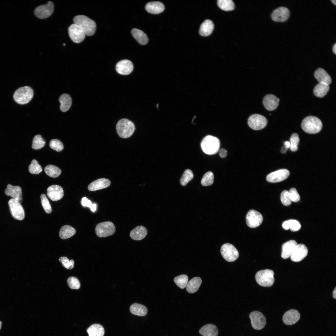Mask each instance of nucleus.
Segmentation results:
<instances>
[{
    "label": "nucleus",
    "instance_id": "f257e3e1",
    "mask_svg": "<svg viewBox=\"0 0 336 336\" xmlns=\"http://www.w3.org/2000/svg\"><path fill=\"white\" fill-rule=\"evenodd\" d=\"M73 21L74 24L82 29L86 35L91 36L95 33L96 29V23L87 16L83 15H77L74 17Z\"/></svg>",
    "mask_w": 336,
    "mask_h": 336
},
{
    "label": "nucleus",
    "instance_id": "f03ea898",
    "mask_svg": "<svg viewBox=\"0 0 336 336\" xmlns=\"http://www.w3.org/2000/svg\"><path fill=\"white\" fill-rule=\"evenodd\" d=\"M301 126L303 130L310 134H315L320 131L323 125L321 121L317 117L308 116L303 120Z\"/></svg>",
    "mask_w": 336,
    "mask_h": 336
},
{
    "label": "nucleus",
    "instance_id": "7ed1b4c3",
    "mask_svg": "<svg viewBox=\"0 0 336 336\" xmlns=\"http://www.w3.org/2000/svg\"><path fill=\"white\" fill-rule=\"evenodd\" d=\"M201 147L203 151L208 155L216 153L219 150L220 142L217 138L211 135H208L202 140Z\"/></svg>",
    "mask_w": 336,
    "mask_h": 336
},
{
    "label": "nucleus",
    "instance_id": "20e7f679",
    "mask_svg": "<svg viewBox=\"0 0 336 336\" xmlns=\"http://www.w3.org/2000/svg\"><path fill=\"white\" fill-rule=\"evenodd\" d=\"M116 128L119 136L124 138L131 136L135 130L134 124L126 119H123L119 120L117 124Z\"/></svg>",
    "mask_w": 336,
    "mask_h": 336
},
{
    "label": "nucleus",
    "instance_id": "39448f33",
    "mask_svg": "<svg viewBox=\"0 0 336 336\" xmlns=\"http://www.w3.org/2000/svg\"><path fill=\"white\" fill-rule=\"evenodd\" d=\"M34 92L31 88L25 86L18 88L15 92L13 97L18 104L24 105L29 102L33 98Z\"/></svg>",
    "mask_w": 336,
    "mask_h": 336
},
{
    "label": "nucleus",
    "instance_id": "423d86ee",
    "mask_svg": "<svg viewBox=\"0 0 336 336\" xmlns=\"http://www.w3.org/2000/svg\"><path fill=\"white\" fill-rule=\"evenodd\" d=\"M274 273L270 269L261 270L256 273L255 278L257 282L260 286L269 287L272 286L274 282Z\"/></svg>",
    "mask_w": 336,
    "mask_h": 336
},
{
    "label": "nucleus",
    "instance_id": "0eeeda50",
    "mask_svg": "<svg viewBox=\"0 0 336 336\" xmlns=\"http://www.w3.org/2000/svg\"><path fill=\"white\" fill-rule=\"evenodd\" d=\"M114 224L110 221L105 222L98 224L95 228L96 235L100 237H104L113 235L115 232Z\"/></svg>",
    "mask_w": 336,
    "mask_h": 336
},
{
    "label": "nucleus",
    "instance_id": "6e6552de",
    "mask_svg": "<svg viewBox=\"0 0 336 336\" xmlns=\"http://www.w3.org/2000/svg\"><path fill=\"white\" fill-rule=\"evenodd\" d=\"M221 253L224 259L229 262L236 261L239 256V253L237 249L229 243L225 244L222 246Z\"/></svg>",
    "mask_w": 336,
    "mask_h": 336
},
{
    "label": "nucleus",
    "instance_id": "1a4fd4ad",
    "mask_svg": "<svg viewBox=\"0 0 336 336\" xmlns=\"http://www.w3.org/2000/svg\"><path fill=\"white\" fill-rule=\"evenodd\" d=\"M10 213L16 220H21L25 217V212L21 203L17 200L11 198L8 202Z\"/></svg>",
    "mask_w": 336,
    "mask_h": 336
},
{
    "label": "nucleus",
    "instance_id": "9d476101",
    "mask_svg": "<svg viewBox=\"0 0 336 336\" xmlns=\"http://www.w3.org/2000/svg\"><path fill=\"white\" fill-rule=\"evenodd\" d=\"M267 123V120L265 117L258 114L251 115L248 121L249 126L254 130L263 129L266 126Z\"/></svg>",
    "mask_w": 336,
    "mask_h": 336
},
{
    "label": "nucleus",
    "instance_id": "9b49d317",
    "mask_svg": "<svg viewBox=\"0 0 336 336\" xmlns=\"http://www.w3.org/2000/svg\"><path fill=\"white\" fill-rule=\"evenodd\" d=\"M246 224L249 227L255 228L262 223L263 217L260 212L251 209L248 212L246 216Z\"/></svg>",
    "mask_w": 336,
    "mask_h": 336
},
{
    "label": "nucleus",
    "instance_id": "f8f14e48",
    "mask_svg": "<svg viewBox=\"0 0 336 336\" xmlns=\"http://www.w3.org/2000/svg\"><path fill=\"white\" fill-rule=\"evenodd\" d=\"M252 327L256 330L263 329L266 324V319L264 315L260 312L254 311L249 315Z\"/></svg>",
    "mask_w": 336,
    "mask_h": 336
},
{
    "label": "nucleus",
    "instance_id": "ddd939ff",
    "mask_svg": "<svg viewBox=\"0 0 336 336\" xmlns=\"http://www.w3.org/2000/svg\"><path fill=\"white\" fill-rule=\"evenodd\" d=\"M69 36L73 42L78 43L82 42L86 35L82 29L75 24H71L68 28Z\"/></svg>",
    "mask_w": 336,
    "mask_h": 336
},
{
    "label": "nucleus",
    "instance_id": "4468645a",
    "mask_svg": "<svg viewBox=\"0 0 336 336\" xmlns=\"http://www.w3.org/2000/svg\"><path fill=\"white\" fill-rule=\"evenodd\" d=\"M54 5L52 2L49 1L46 4L37 7L35 10V15L38 18L43 19L50 16L53 12Z\"/></svg>",
    "mask_w": 336,
    "mask_h": 336
},
{
    "label": "nucleus",
    "instance_id": "2eb2a0df",
    "mask_svg": "<svg viewBox=\"0 0 336 336\" xmlns=\"http://www.w3.org/2000/svg\"><path fill=\"white\" fill-rule=\"evenodd\" d=\"M289 175L290 172L287 170L280 169L268 174L266 180L269 182L277 183L285 180Z\"/></svg>",
    "mask_w": 336,
    "mask_h": 336
},
{
    "label": "nucleus",
    "instance_id": "dca6fc26",
    "mask_svg": "<svg viewBox=\"0 0 336 336\" xmlns=\"http://www.w3.org/2000/svg\"><path fill=\"white\" fill-rule=\"evenodd\" d=\"M308 250L304 244H297L290 258L295 262H299L303 260L307 255Z\"/></svg>",
    "mask_w": 336,
    "mask_h": 336
},
{
    "label": "nucleus",
    "instance_id": "f3484780",
    "mask_svg": "<svg viewBox=\"0 0 336 336\" xmlns=\"http://www.w3.org/2000/svg\"><path fill=\"white\" fill-rule=\"evenodd\" d=\"M290 11L287 7H280L274 10L271 14L272 19L275 21L284 22L289 18Z\"/></svg>",
    "mask_w": 336,
    "mask_h": 336
},
{
    "label": "nucleus",
    "instance_id": "a211bd4d",
    "mask_svg": "<svg viewBox=\"0 0 336 336\" xmlns=\"http://www.w3.org/2000/svg\"><path fill=\"white\" fill-rule=\"evenodd\" d=\"M116 70L119 74L127 75L130 74L133 69L132 63L127 59L121 60L119 62L116 66Z\"/></svg>",
    "mask_w": 336,
    "mask_h": 336
},
{
    "label": "nucleus",
    "instance_id": "6ab92c4d",
    "mask_svg": "<svg viewBox=\"0 0 336 336\" xmlns=\"http://www.w3.org/2000/svg\"><path fill=\"white\" fill-rule=\"evenodd\" d=\"M47 195L49 198L53 201H56L61 199L64 195L62 188L57 185H53L47 189Z\"/></svg>",
    "mask_w": 336,
    "mask_h": 336
},
{
    "label": "nucleus",
    "instance_id": "aec40b11",
    "mask_svg": "<svg viewBox=\"0 0 336 336\" xmlns=\"http://www.w3.org/2000/svg\"><path fill=\"white\" fill-rule=\"evenodd\" d=\"M300 315L295 309H291L286 312L284 314L282 320L283 323L287 325L294 324L299 320Z\"/></svg>",
    "mask_w": 336,
    "mask_h": 336
},
{
    "label": "nucleus",
    "instance_id": "412c9836",
    "mask_svg": "<svg viewBox=\"0 0 336 336\" xmlns=\"http://www.w3.org/2000/svg\"><path fill=\"white\" fill-rule=\"evenodd\" d=\"M5 194L10 196L12 198L15 199L20 203L22 200V190L21 188L17 186H13L8 184L5 190Z\"/></svg>",
    "mask_w": 336,
    "mask_h": 336
},
{
    "label": "nucleus",
    "instance_id": "4be33fe9",
    "mask_svg": "<svg viewBox=\"0 0 336 336\" xmlns=\"http://www.w3.org/2000/svg\"><path fill=\"white\" fill-rule=\"evenodd\" d=\"M280 100L273 94L265 96L263 100V104L265 108L269 111H273L276 109Z\"/></svg>",
    "mask_w": 336,
    "mask_h": 336
},
{
    "label": "nucleus",
    "instance_id": "5701e85b",
    "mask_svg": "<svg viewBox=\"0 0 336 336\" xmlns=\"http://www.w3.org/2000/svg\"><path fill=\"white\" fill-rule=\"evenodd\" d=\"M110 184V181L108 179H99L91 183L88 186V189L90 191L101 189L108 187Z\"/></svg>",
    "mask_w": 336,
    "mask_h": 336
},
{
    "label": "nucleus",
    "instance_id": "b1692460",
    "mask_svg": "<svg viewBox=\"0 0 336 336\" xmlns=\"http://www.w3.org/2000/svg\"><path fill=\"white\" fill-rule=\"evenodd\" d=\"M297 245L296 242L293 240H289L284 243L282 247V257L284 259H286L290 257Z\"/></svg>",
    "mask_w": 336,
    "mask_h": 336
},
{
    "label": "nucleus",
    "instance_id": "393cba45",
    "mask_svg": "<svg viewBox=\"0 0 336 336\" xmlns=\"http://www.w3.org/2000/svg\"><path fill=\"white\" fill-rule=\"evenodd\" d=\"M148 12L152 14H158L163 11L165 9L164 4L159 2H151L147 3L145 7Z\"/></svg>",
    "mask_w": 336,
    "mask_h": 336
},
{
    "label": "nucleus",
    "instance_id": "a878e982",
    "mask_svg": "<svg viewBox=\"0 0 336 336\" xmlns=\"http://www.w3.org/2000/svg\"><path fill=\"white\" fill-rule=\"evenodd\" d=\"M314 76L319 83L329 85L331 82L330 77L326 72L322 68H320L314 72Z\"/></svg>",
    "mask_w": 336,
    "mask_h": 336
},
{
    "label": "nucleus",
    "instance_id": "bb28decb",
    "mask_svg": "<svg viewBox=\"0 0 336 336\" xmlns=\"http://www.w3.org/2000/svg\"><path fill=\"white\" fill-rule=\"evenodd\" d=\"M147 231L143 226H140L136 227L130 232V236L131 238L135 240H139L144 238L146 236Z\"/></svg>",
    "mask_w": 336,
    "mask_h": 336
},
{
    "label": "nucleus",
    "instance_id": "cd10ccee",
    "mask_svg": "<svg viewBox=\"0 0 336 336\" xmlns=\"http://www.w3.org/2000/svg\"><path fill=\"white\" fill-rule=\"evenodd\" d=\"M199 332L203 336H218V331L215 325L208 324L202 327L199 329Z\"/></svg>",
    "mask_w": 336,
    "mask_h": 336
},
{
    "label": "nucleus",
    "instance_id": "c85d7f7f",
    "mask_svg": "<svg viewBox=\"0 0 336 336\" xmlns=\"http://www.w3.org/2000/svg\"><path fill=\"white\" fill-rule=\"evenodd\" d=\"M214 24L210 20H205L200 26L199 33L203 36L209 35L212 32L214 29Z\"/></svg>",
    "mask_w": 336,
    "mask_h": 336
},
{
    "label": "nucleus",
    "instance_id": "c756f323",
    "mask_svg": "<svg viewBox=\"0 0 336 336\" xmlns=\"http://www.w3.org/2000/svg\"><path fill=\"white\" fill-rule=\"evenodd\" d=\"M131 32L133 37L140 44L144 45L147 44L148 41V37L143 31L136 28H133Z\"/></svg>",
    "mask_w": 336,
    "mask_h": 336
},
{
    "label": "nucleus",
    "instance_id": "7c9ffc66",
    "mask_svg": "<svg viewBox=\"0 0 336 336\" xmlns=\"http://www.w3.org/2000/svg\"><path fill=\"white\" fill-rule=\"evenodd\" d=\"M60 103V109L63 112L68 110L72 104V100L70 96L68 94H63L59 98Z\"/></svg>",
    "mask_w": 336,
    "mask_h": 336
},
{
    "label": "nucleus",
    "instance_id": "2f4dec72",
    "mask_svg": "<svg viewBox=\"0 0 336 336\" xmlns=\"http://www.w3.org/2000/svg\"><path fill=\"white\" fill-rule=\"evenodd\" d=\"M202 281L200 277H195L192 279L187 283L186 290L190 293L196 292L199 289Z\"/></svg>",
    "mask_w": 336,
    "mask_h": 336
},
{
    "label": "nucleus",
    "instance_id": "473e14b6",
    "mask_svg": "<svg viewBox=\"0 0 336 336\" xmlns=\"http://www.w3.org/2000/svg\"><path fill=\"white\" fill-rule=\"evenodd\" d=\"M89 336H103L105 330L100 324H95L91 325L87 329Z\"/></svg>",
    "mask_w": 336,
    "mask_h": 336
},
{
    "label": "nucleus",
    "instance_id": "72a5a7b5",
    "mask_svg": "<svg viewBox=\"0 0 336 336\" xmlns=\"http://www.w3.org/2000/svg\"><path fill=\"white\" fill-rule=\"evenodd\" d=\"M130 310L132 314L139 316H144L147 312V308L145 306L137 303L131 306Z\"/></svg>",
    "mask_w": 336,
    "mask_h": 336
},
{
    "label": "nucleus",
    "instance_id": "f704fd0d",
    "mask_svg": "<svg viewBox=\"0 0 336 336\" xmlns=\"http://www.w3.org/2000/svg\"><path fill=\"white\" fill-rule=\"evenodd\" d=\"M76 232L75 229L71 226L65 225L60 229L59 235L61 238L66 239L72 236L75 234Z\"/></svg>",
    "mask_w": 336,
    "mask_h": 336
},
{
    "label": "nucleus",
    "instance_id": "c9c22d12",
    "mask_svg": "<svg viewBox=\"0 0 336 336\" xmlns=\"http://www.w3.org/2000/svg\"><path fill=\"white\" fill-rule=\"evenodd\" d=\"M329 89V85L319 83L315 87L313 93L317 97H322L327 94Z\"/></svg>",
    "mask_w": 336,
    "mask_h": 336
},
{
    "label": "nucleus",
    "instance_id": "e433bc0d",
    "mask_svg": "<svg viewBox=\"0 0 336 336\" xmlns=\"http://www.w3.org/2000/svg\"><path fill=\"white\" fill-rule=\"evenodd\" d=\"M44 171L47 175L53 178L58 177L61 173V170L58 167L51 165L47 166L44 168Z\"/></svg>",
    "mask_w": 336,
    "mask_h": 336
},
{
    "label": "nucleus",
    "instance_id": "4c0bfd02",
    "mask_svg": "<svg viewBox=\"0 0 336 336\" xmlns=\"http://www.w3.org/2000/svg\"><path fill=\"white\" fill-rule=\"evenodd\" d=\"M217 4L221 9L226 11L233 10L235 7L234 3L231 0H218Z\"/></svg>",
    "mask_w": 336,
    "mask_h": 336
},
{
    "label": "nucleus",
    "instance_id": "58836bf2",
    "mask_svg": "<svg viewBox=\"0 0 336 336\" xmlns=\"http://www.w3.org/2000/svg\"><path fill=\"white\" fill-rule=\"evenodd\" d=\"M45 143V142L42 136L40 135H37L33 139L32 148L35 150L39 149L44 147Z\"/></svg>",
    "mask_w": 336,
    "mask_h": 336
},
{
    "label": "nucleus",
    "instance_id": "ea45409f",
    "mask_svg": "<svg viewBox=\"0 0 336 336\" xmlns=\"http://www.w3.org/2000/svg\"><path fill=\"white\" fill-rule=\"evenodd\" d=\"M188 278L185 274H182L174 278V282L176 285L181 289L185 288L188 283Z\"/></svg>",
    "mask_w": 336,
    "mask_h": 336
},
{
    "label": "nucleus",
    "instance_id": "a19ab883",
    "mask_svg": "<svg viewBox=\"0 0 336 336\" xmlns=\"http://www.w3.org/2000/svg\"><path fill=\"white\" fill-rule=\"evenodd\" d=\"M214 182V175L211 171L206 173L203 176L201 181L202 185L204 186L212 185Z\"/></svg>",
    "mask_w": 336,
    "mask_h": 336
},
{
    "label": "nucleus",
    "instance_id": "79ce46f5",
    "mask_svg": "<svg viewBox=\"0 0 336 336\" xmlns=\"http://www.w3.org/2000/svg\"><path fill=\"white\" fill-rule=\"evenodd\" d=\"M194 177L192 171L189 169L185 170L180 180V183L182 186L186 185Z\"/></svg>",
    "mask_w": 336,
    "mask_h": 336
},
{
    "label": "nucleus",
    "instance_id": "37998d69",
    "mask_svg": "<svg viewBox=\"0 0 336 336\" xmlns=\"http://www.w3.org/2000/svg\"><path fill=\"white\" fill-rule=\"evenodd\" d=\"M29 170L31 174H38L42 171V169L38 162L36 160L33 159L29 166Z\"/></svg>",
    "mask_w": 336,
    "mask_h": 336
},
{
    "label": "nucleus",
    "instance_id": "c03bdc74",
    "mask_svg": "<svg viewBox=\"0 0 336 336\" xmlns=\"http://www.w3.org/2000/svg\"><path fill=\"white\" fill-rule=\"evenodd\" d=\"M300 139L297 134L294 133L292 135L290 138V148L292 152H295L298 149V145L299 143Z\"/></svg>",
    "mask_w": 336,
    "mask_h": 336
},
{
    "label": "nucleus",
    "instance_id": "a18cd8bd",
    "mask_svg": "<svg viewBox=\"0 0 336 336\" xmlns=\"http://www.w3.org/2000/svg\"><path fill=\"white\" fill-rule=\"evenodd\" d=\"M50 147L57 152L62 151L64 147L63 143L57 139H53L49 142Z\"/></svg>",
    "mask_w": 336,
    "mask_h": 336
},
{
    "label": "nucleus",
    "instance_id": "49530a36",
    "mask_svg": "<svg viewBox=\"0 0 336 336\" xmlns=\"http://www.w3.org/2000/svg\"><path fill=\"white\" fill-rule=\"evenodd\" d=\"M40 198L42 206L45 211L47 213H49L52 212V208L49 202L44 194H42L40 196Z\"/></svg>",
    "mask_w": 336,
    "mask_h": 336
},
{
    "label": "nucleus",
    "instance_id": "de8ad7c7",
    "mask_svg": "<svg viewBox=\"0 0 336 336\" xmlns=\"http://www.w3.org/2000/svg\"><path fill=\"white\" fill-rule=\"evenodd\" d=\"M69 287L72 289H79L80 287V283L78 279L74 277L69 278L67 280Z\"/></svg>",
    "mask_w": 336,
    "mask_h": 336
},
{
    "label": "nucleus",
    "instance_id": "09e8293b",
    "mask_svg": "<svg viewBox=\"0 0 336 336\" xmlns=\"http://www.w3.org/2000/svg\"><path fill=\"white\" fill-rule=\"evenodd\" d=\"M280 199L282 203L285 206H289L292 203V201L290 198L289 191L287 190H284L282 192Z\"/></svg>",
    "mask_w": 336,
    "mask_h": 336
},
{
    "label": "nucleus",
    "instance_id": "8fccbe9b",
    "mask_svg": "<svg viewBox=\"0 0 336 336\" xmlns=\"http://www.w3.org/2000/svg\"><path fill=\"white\" fill-rule=\"evenodd\" d=\"M59 260L63 266L67 269H71L74 267V263L72 259L69 260L67 257H62L59 258Z\"/></svg>",
    "mask_w": 336,
    "mask_h": 336
},
{
    "label": "nucleus",
    "instance_id": "3c124183",
    "mask_svg": "<svg viewBox=\"0 0 336 336\" xmlns=\"http://www.w3.org/2000/svg\"><path fill=\"white\" fill-rule=\"evenodd\" d=\"M289 229L292 231H296L299 230L301 228V225L300 222L296 220L290 219L288 220Z\"/></svg>",
    "mask_w": 336,
    "mask_h": 336
},
{
    "label": "nucleus",
    "instance_id": "603ef678",
    "mask_svg": "<svg viewBox=\"0 0 336 336\" xmlns=\"http://www.w3.org/2000/svg\"><path fill=\"white\" fill-rule=\"evenodd\" d=\"M289 193L290 198L292 201L297 202L300 200V196L295 188H293L291 189Z\"/></svg>",
    "mask_w": 336,
    "mask_h": 336
},
{
    "label": "nucleus",
    "instance_id": "864d4df0",
    "mask_svg": "<svg viewBox=\"0 0 336 336\" xmlns=\"http://www.w3.org/2000/svg\"><path fill=\"white\" fill-rule=\"evenodd\" d=\"M82 204L84 207H87L90 208L91 206L92 203L91 201L88 200L86 197H84L82 198Z\"/></svg>",
    "mask_w": 336,
    "mask_h": 336
},
{
    "label": "nucleus",
    "instance_id": "5fc2aeb1",
    "mask_svg": "<svg viewBox=\"0 0 336 336\" xmlns=\"http://www.w3.org/2000/svg\"><path fill=\"white\" fill-rule=\"evenodd\" d=\"M219 155L222 158L225 157L227 155V151L224 149H220L219 151Z\"/></svg>",
    "mask_w": 336,
    "mask_h": 336
},
{
    "label": "nucleus",
    "instance_id": "6e6d98bb",
    "mask_svg": "<svg viewBox=\"0 0 336 336\" xmlns=\"http://www.w3.org/2000/svg\"><path fill=\"white\" fill-rule=\"evenodd\" d=\"M282 227L285 230L289 229V225L288 220L284 222L282 224Z\"/></svg>",
    "mask_w": 336,
    "mask_h": 336
},
{
    "label": "nucleus",
    "instance_id": "4d7b16f0",
    "mask_svg": "<svg viewBox=\"0 0 336 336\" xmlns=\"http://www.w3.org/2000/svg\"><path fill=\"white\" fill-rule=\"evenodd\" d=\"M91 210L93 212H94L96 211V205L95 203H92V204L90 208Z\"/></svg>",
    "mask_w": 336,
    "mask_h": 336
},
{
    "label": "nucleus",
    "instance_id": "13d9d810",
    "mask_svg": "<svg viewBox=\"0 0 336 336\" xmlns=\"http://www.w3.org/2000/svg\"><path fill=\"white\" fill-rule=\"evenodd\" d=\"M284 144L286 148H290V144L289 142L286 141L285 142Z\"/></svg>",
    "mask_w": 336,
    "mask_h": 336
},
{
    "label": "nucleus",
    "instance_id": "bf43d9fd",
    "mask_svg": "<svg viewBox=\"0 0 336 336\" xmlns=\"http://www.w3.org/2000/svg\"><path fill=\"white\" fill-rule=\"evenodd\" d=\"M336 287L335 288L333 292V296L334 298V299L336 298Z\"/></svg>",
    "mask_w": 336,
    "mask_h": 336
},
{
    "label": "nucleus",
    "instance_id": "052dcab7",
    "mask_svg": "<svg viewBox=\"0 0 336 336\" xmlns=\"http://www.w3.org/2000/svg\"><path fill=\"white\" fill-rule=\"evenodd\" d=\"M332 50H333V52L335 54H336V44H335L333 46V48H332Z\"/></svg>",
    "mask_w": 336,
    "mask_h": 336
},
{
    "label": "nucleus",
    "instance_id": "680f3d73",
    "mask_svg": "<svg viewBox=\"0 0 336 336\" xmlns=\"http://www.w3.org/2000/svg\"><path fill=\"white\" fill-rule=\"evenodd\" d=\"M331 1L335 5H336V0H331Z\"/></svg>",
    "mask_w": 336,
    "mask_h": 336
},
{
    "label": "nucleus",
    "instance_id": "e2e57ef3",
    "mask_svg": "<svg viewBox=\"0 0 336 336\" xmlns=\"http://www.w3.org/2000/svg\"><path fill=\"white\" fill-rule=\"evenodd\" d=\"M1 326H2V322L0 321V329L1 328Z\"/></svg>",
    "mask_w": 336,
    "mask_h": 336
},
{
    "label": "nucleus",
    "instance_id": "0e129e2a",
    "mask_svg": "<svg viewBox=\"0 0 336 336\" xmlns=\"http://www.w3.org/2000/svg\"><path fill=\"white\" fill-rule=\"evenodd\" d=\"M63 45L64 46H65V44H63Z\"/></svg>",
    "mask_w": 336,
    "mask_h": 336
}]
</instances>
